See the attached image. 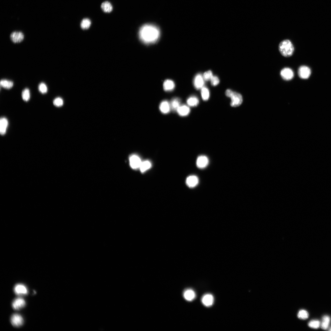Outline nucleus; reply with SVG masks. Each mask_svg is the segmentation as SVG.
I'll list each match as a JSON object with an SVG mask.
<instances>
[{"mask_svg":"<svg viewBox=\"0 0 331 331\" xmlns=\"http://www.w3.org/2000/svg\"><path fill=\"white\" fill-rule=\"evenodd\" d=\"M190 111V109L188 106L185 105H181L177 109L176 112L179 115L185 117L188 115Z\"/></svg>","mask_w":331,"mask_h":331,"instance_id":"16","label":"nucleus"},{"mask_svg":"<svg viewBox=\"0 0 331 331\" xmlns=\"http://www.w3.org/2000/svg\"><path fill=\"white\" fill-rule=\"evenodd\" d=\"M187 103L190 106L195 107L198 105L199 103V100L198 98L196 96H191L187 100Z\"/></svg>","mask_w":331,"mask_h":331,"instance_id":"22","label":"nucleus"},{"mask_svg":"<svg viewBox=\"0 0 331 331\" xmlns=\"http://www.w3.org/2000/svg\"><path fill=\"white\" fill-rule=\"evenodd\" d=\"M169 103L171 110L174 112H176L177 109L181 105V100L179 98L175 97L172 99Z\"/></svg>","mask_w":331,"mask_h":331,"instance_id":"17","label":"nucleus"},{"mask_svg":"<svg viewBox=\"0 0 331 331\" xmlns=\"http://www.w3.org/2000/svg\"><path fill=\"white\" fill-rule=\"evenodd\" d=\"M131 167L133 169L139 168L142 161L140 157L136 155L130 156L129 159Z\"/></svg>","mask_w":331,"mask_h":331,"instance_id":"6","label":"nucleus"},{"mask_svg":"<svg viewBox=\"0 0 331 331\" xmlns=\"http://www.w3.org/2000/svg\"><path fill=\"white\" fill-rule=\"evenodd\" d=\"M278 48L280 52L284 57L291 56L294 52V46L291 41L289 40L282 41L280 43Z\"/></svg>","mask_w":331,"mask_h":331,"instance_id":"2","label":"nucleus"},{"mask_svg":"<svg viewBox=\"0 0 331 331\" xmlns=\"http://www.w3.org/2000/svg\"><path fill=\"white\" fill-rule=\"evenodd\" d=\"M320 325V321L317 320H312L308 324L309 326L310 327L315 329L318 328Z\"/></svg>","mask_w":331,"mask_h":331,"instance_id":"29","label":"nucleus"},{"mask_svg":"<svg viewBox=\"0 0 331 331\" xmlns=\"http://www.w3.org/2000/svg\"><path fill=\"white\" fill-rule=\"evenodd\" d=\"M38 89L39 91L42 94H45L48 91V89L46 84L43 83L40 84L38 86Z\"/></svg>","mask_w":331,"mask_h":331,"instance_id":"31","label":"nucleus"},{"mask_svg":"<svg viewBox=\"0 0 331 331\" xmlns=\"http://www.w3.org/2000/svg\"><path fill=\"white\" fill-rule=\"evenodd\" d=\"M184 296L185 299L187 301H192L196 298V294L193 290L188 289L184 292Z\"/></svg>","mask_w":331,"mask_h":331,"instance_id":"20","label":"nucleus"},{"mask_svg":"<svg viewBox=\"0 0 331 331\" xmlns=\"http://www.w3.org/2000/svg\"><path fill=\"white\" fill-rule=\"evenodd\" d=\"M160 35L159 28L155 25L151 24L143 25L139 32L140 40L146 44L155 43L159 40Z\"/></svg>","mask_w":331,"mask_h":331,"instance_id":"1","label":"nucleus"},{"mask_svg":"<svg viewBox=\"0 0 331 331\" xmlns=\"http://www.w3.org/2000/svg\"><path fill=\"white\" fill-rule=\"evenodd\" d=\"M309 314L308 311L304 310H301L298 313V318L301 319L305 320L307 319L309 317Z\"/></svg>","mask_w":331,"mask_h":331,"instance_id":"28","label":"nucleus"},{"mask_svg":"<svg viewBox=\"0 0 331 331\" xmlns=\"http://www.w3.org/2000/svg\"><path fill=\"white\" fill-rule=\"evenodd\" d=\"M204 79L201 74H198L195 77L193 80L194 85L197 89H201L204 85Z\"/></svg>","mask_w":331,"mask_h":331,"instance_id":"9","label":"nucleus"},{"mask_svg":"<svg viewBox=\"0 0 331 331\" xmlns=\"http://www.w3.org/2000/svg\"><path fill=\"white\" fill-rule=\"evenodd\" d=\"M199 180L196 176L193 175L189 176L187 178L186 183L187 185L190 188H193L198 184Z\"/></svg>","mask_w":331,"mask_h":331,"instance_id":"12","label":"nucleus"},{"mask_svg":"<svg viewBox=\"0 0 331 331\" xmlns=\"http://www.w3.org/2000/svg\"><path fill=\"white\" fill-rule=\"evenodd\" d=\"M159 109L161 113L164 114H167L171 110L170 103L167 100H164L161 103Z\"/></svg>","mask_w":331,"mask_h":331,"instance_id":"11","label":"nucleus"},{"mask_svg":"<svg viewBox=\"0 0 331 331\" xmlns=\"http://www.w3.org/2000/svg\"><path fill=\"white\" fill-rule=\"evenodd\" d=\"M14 290L15 293L18 295H27L28 293L27 287L21 284L16 285L14 287Z\"/></svg>","mask_w":331,"mask_h":331,"instance_id":"13","label":"nucleus"},{"mask_svg":"<svg viewBox=\"0 0 331 331\" xmlns=\"http://www.w3.org/2000/svg\"><path fill=\"white\" fill-rule=\"evenodd\" d=\"M0 84L1 87L7 89H11L13 86V83L12 81L7 80H1Z\"/></svg>","mask_w":331,"mask_h":331,"instance_id":"25","label":"nucleus"},{"mask_svg":"<svg viewBox=\"0 0 331 331\" xmlns=\"http://www.w3.org/2000/svg\"><path fill=\"white\" fill-rule=\"evenodd\" d=\"M91 24L90 20L88 18L84 19L81 22V27L83 30L88 29L90 27Z\"/></svg>","mask_w":331,"mask_h":331,"instance_id":"27","label":"nucleus"},{"mask_svg":"<svg viewBox=\"0 0 331 331\" xmlns=\"http://www.w3.org/2000/svg\"><path fill=\"white\" fill-rule=\"evenodd\" d=\"M25 305V301L22 298H18L14 300L12 303V307L16 310H19L24 307Z\"/></svg>","mask_w":331,"mask_h":331,"instance_id":"15","label":"nucleus"},{"mask_svg":"<svg viewBox=\"0 0 331 331\" xmlns=\"http://www.w3.org/2000/svg\"><path fill=\"white\" fill-rule=\"evenodd\" d=\"M213 73L211 71H209L205 72L204 74L203 77L204 79L206 81L211 80L213 76Z\"/></svg>","mask_w":331,"mask_h":331,"instance_id":"33","label":"nucleus"},{"mask_svg":"<svg viewBox=\"0 0 331 331\" xmlns=\"http://www.w3.org/2000/svg\"><path fill=\"white\" fill-rule=\"evenodd\" d=\"M329 331H331V327H330V329H329Z\"/></svg>","mask_w":331,"mask_h":331,"instance_id":"35","label":"nucleus"},{"mask_svg":"<svg viewBox=\"0 0 331 331\" xmlns=\"http://www.w3.org/2000/svg\"><path fill=\"white\" fill-rule=\"evenodd\" d=\"M311 74V71L309 68L306 66H302L298 69V74L299 77L302 79H308Z\"/></svg>","mask_w":331,"mask_h":331,"instance_id":"4","label":"nucleus"},{"mask_svg":"<svg viewBox=\"0 0 331 331\" xmlns=\"http://www.w3.org/2000/svg\"><path fill=\"white\" fill-rule=\"evenodd\" d=\"M209 162V159L206 156H201L197 158L196 162L197 166L199 168H204L208 165Z\"/></svg>","mask_w":331,"mask_h":331,"instance_id":"10","label":"nucleus"},{"mask_svg":"<svg viewBox=\"0 0 331 331\" xmlns=\"http://www.w3.org/2000/svg\"><path fill=\"white\" fill-rule=\"evenodd\" d=\"M11 322L12 325L15 327H20L21 326L23 323V319L22 317L18 314H14L12 317Z\"/></svg>","mask_w":331,"mask_h":331,"instance_id":"7","label":"nucleus"},{"mask_svg":"<svg viewBox=\"0 0 331 331\" xmlns=\"http://www.w3.org/2000/svg\"><path fill=\"white\" fill-rule=\"evenodd\" d=\"M214 301V297L211 294H206L202 297V302L206 307H209L213 304Z\"/></svg>","mask_w":331,"mask_h":331,"instance_id":"14","label":"nucleus"},{"mask_svg":"<svg viewBox=\"0 0 331 331\" xmlns=\"http://www.w3.org/2000/svg\"><path fill=\"white\" fill-rule=\"evenodd\" d=\"M151 166V164L150 161L146 160L142 162L139 168L141 172L143 173L148 170Z\"/></svg>","mask_w":331,"mask_h":331,"instance_id":"24","label":"nucleus"},{"mask_svg":"<svg viewBox=\"0 0 331 331\" xmlns=\"http://www.w3.org/2000/svg\"><path fill=\"white\" fill-rule=\"evenodd\" d=\"M63 99L59 97L55 99L53 101L54 104L57 107L62 106L63 105Z\"/></svg>","mask_w":331,"mask_h":331,"instance_id":"32","label":"nucleus"},{"mask_svg":"<svg viewBox=\"0 0 331 331\" xmlns=\"http://www.w3.org/2000/svg\"><path fill=\"white\" fill-rule=\"evenodd\" d=\"M330 318L327 315L324 316L322 317V322L320 325L322 329L326 330L330 324Z\"/></svg>","mask_w":331,"mask_h":331,"instance_id":"23","label":"nucleus"},{"mask_svg":"<svg viewBox=\"0 0 331 331\" xmlns=\"http://www.w3.org/2000/svg\"><path fill=\"white\" fill-rule=\"evenodd\" d=\"M101 8L102 10L105 13L111 12L113 9V6L109 2L105 1L101 4Z\"/></svg>","mask_w":331,"mask_h":331,"instance_id":"21","label":"nucleus"},{"mask_svg":"<svg viewBox=\"0 0 331 331\" xmlns=\"http://www.w3.org/2000/svg\"><path fill=\"white\" fill-rule=\"evenodd\" d=\"M226 95L231 98V105L233 107L240 106L242 103L243 98L239 93L233 91L230 89L227 90L225 92Z\"/></svg>","mask_w":331,"mask_h":331,"instance_id":"3","label":"nucleus"},{"mask_svg":"<svg viewBox=\"0 0 331 331\" xmlns=\"http://www.w3.org/2000/svg\"><path fill=\"white\" fill-rule=\"evenodd\" d=\"M201 96L203 100L207 101L210 96V93L209 90L205 87H203L201 90Z\"/></svg>","mask_w":331,"mask_h":331,"instance_id":"26","label":"nucleus"},{"mask_svg":"<svg viewBox=\"0 0 331 331\" xmlns=\"http://www.w3.org/2000/svg\"><path fill=\"white\" fill-rule=\"evenodd\" d=\"M8 125V122L5 117L1 118L0 120V133L1 135H4L6 133Z\"/></svg>","mask_w":331,"mask_h":331,"instance_id":"19","label":"nucleus"},{"mask_svg":"<svg viewBox=\"0 0 331 331\" xmlns=\"http://www.w3.org/2000/svg\"><path fill=\"white\" fill-rule=\"evenodd\" d=\"M10 38L14 43H18L23 41L24 38L23 33L20 31H14L11 34Z\"/></svg>","mask_w":331,"mask_h":331,"instance_id":"8","label":"nucleus"},{"mask_svg":"<svg viewBox=\"0 0 331 331\" xmlns=\"http://www.w3.org/2000/svg\"><path fill=\"white\" fill-rule=\"evenodd\" d=\"M175 87L174 82L172 80H166L163 84V88L164 90L167 91H173Z\"/></svg>","mask_w":331,"mask_h":331,"instance_id":"18","label":"nucleus"},{"mask_svg":"<svg viewBox=\"0 0 331 331\" xmlns=\"http://www.w3.org/2000/svg\"><path fill=\"white\" fill-rule=\"evenodd\" d=\"M280 75L284 80L289 81L293 78L294 73L293 70L289 67H285L281 71Z\"/></svg>","mask_w":331,"mask_h":331,"instance_id":"5","label":"nucleus"},{"mask_svg":"<svg viewBox=\"0 0 331 331\" xmlns=\"http://www.w3.org/2000/svg\"><path fill=\"white\" fill-rule=\"evenodd\" d=\"M22 97L25 101H27L29 100L30 97V93L28 89H25L22 92Z\"/></svg>","mask_w":331,"mask_h":331,"instance_id":"30","label":"nucleus"},{"mask_svg":"<svg viewBox=\"0 0 331 331\" xmlns=\"http://www.w3.org/2000/svg\"><path fill=\"white\" fill-rule=\"evenodd\" d=\"M211 84L213 86H216L219 82V80L217 76H213L211 80Z\"/></svg>","mask_w":331,"mask_h":331,"instance_id":"34","label":"nucleus"}]
</instances>
